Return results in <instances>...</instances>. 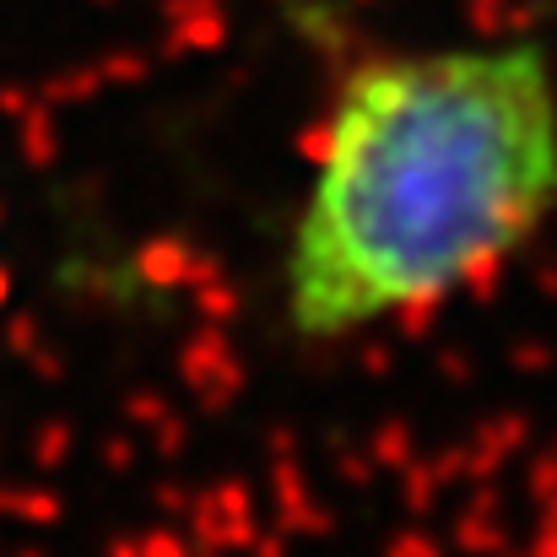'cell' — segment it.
<instances>
[{"instance_id": "obj_1", "label": "cell", "mask_w": 557, "mask_h": 557, "mask_svg": "<svg viewBox=\"0 0 557 557\" xmlns=\"http://www.w3.org/2000/svg\"><path fill=\"white\" fill-rule=\"evenodd\" d=\"M557 189V109L536 44L384 60L347 82L293 244L304 336L444 298L509 255Z\"/></svg>"}, {"instance_id": "obj_2", "label": "cell", "mask_w": 557, "mask_h": 557, "mask_svg": "<svg viewBox=\"0 0 557 557\" xmlns=\"http://www.w3.org/2000/svg\"><path fill=\"white\" fill-rule=\"evenodd\" d=\"M373 455H379L384 466H406V428H384V433L373 438Z\"/></svg>"}, {"instance_id": "obj_3", "label": "cell", "mask_w": 557, "mask_h": 557, "mask_svg": "<svg viewBox=\"0 0 557 557\" xmlns=\"http://www.w3.org/2000/svg\"><path fill=\"white\" fill-rule=\"evenodd\" d=\"M536 557H557V536H553V525L542 531V542H536Z\"/></svg>"}]
</instances>
